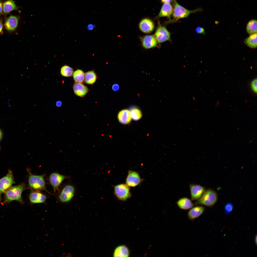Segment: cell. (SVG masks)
I'll return each instance as SVG.
<instances>
[{
	"mask_svg": "<svg viewBox=\"0 0 257 257\" xmlns=\"http://www.w3.org/2000/svg\"><path fill=\"white\" fill-rule=\"evenodd\" d=\"M26 187L24 183L10 187L4 192V203H8L15 200L23 204L24 202L22 197V194Z\"/></svg>",
	"mask_w": 257,
	"mask_h": 257,
	"instance_id": "1",
	"label": "cell"
},
{
	"mask_svg": "<svg viewBox=\"0 0 257 257\" xmlns=\"http://www.w3.org/2000/svg\"><path fill=\"white\" fill-rule=\"evenodd\" d=\"M28 174L29 188L32 190H44L50 193L47 190L44 180L45 175H35L32 174L29 169H27Z\"/></svg>",
	"mask_w": 257,
	"mask_h": 257,
	"instance_id": "2",
	"label": "cell"
},
{
	"mask_svg": "<svg viewBox=\"0 0 257 257\" xmlns=\"http://www.w3.org/2000/svg\"><path fill=\"white\" fill-rule=\"evenodd\" d=\"M173 10L172 16L173 19L171 20V22L177 21L181 18L187 17L190 14L202 10L201 9L197 8L195 10H188L179 5L176 0H173Z\"/></svg>",
	"mask_w": 257,
	"mask_h": 257,
	"instance_id": "3",
	"label": "cell"
},
{
	"mask_svg": "<svg viewBox=\"0 0 257 257\" xmlns=\"http://www.w3.org/2000/svg\"><path fill=\"white\" fill-rule=\"evenodd\" d=\"M217 200L218 196L216 193L211 189H208L205 190L201 198L195 202V205L211 207L216 203Z\"/></svg>",
	"mask_w": 257,
	"mask_h": 257,
	"instance_id": "4",
	"label": "cell"
},
{
	"mask_svg": "<svg viewBox=\"0 0 257 257\" xmlns=\"http://www.w3.org/2000/svg\"><path fill=\"white\" fill-rule=\"evenodd\" d=\"M75 192V188L73 185H66L60 191L58 196V199L62 203L68 202L74 198Z\"/></svg>",
	"mask_w": 257,
	"mask_h": 257,
	"instance_id": "5",
	"label": "cell"
},
{
	"mask_svg": "<svg viewBox=\"0 0 257 257\" xmlns=\"http://www.w3.org/2000/svg\"><path fill=\"white\" fill-rule=\"evenodd\" d=\"M129 187L126 184H120L114 187V193L119 200L125 201L130 198L131 194Z\"/></svg>",
	"mask_w": 257,
	"mask_h": 257,
	"instance_id": "6",
	"label": "cell"
},
{
	"mask_svg": "<svg viewBox=\"0 0 257 257\" xmlns=\"http://www.w3.org/2000/svg\"><path fill=\"white\" fill-rule=\"evenodd\" d=\"M154 36L159 43L171 40L170 33L165 27L159 23L158 24Z\"/></svg>",
	"mask_w": 257,
	"mask_h": 257,
	"instance_id": "7",
	"label": "cell"
},
{
	"mask_svg": "<svg viewBox=\"0 0 257 257\" xmlns=\"http://www.w3.org/2000/svg\"><path fill=\"white\" fill-rule=\"evenodd\" d=\"M68 177L61 174L57 172L51 173L48 178L49 182L53 188L54 193L59 191V187L63 181Z\"/></svg>",
	"mask_w": 257,
	"mask_h": 257,
	"instance_id": "8",
	"label": "cell"
},
{
	"mask_svg": "<svg viewBox=\"0 0 257 257\" xmlns=\"http://www.w3.org/2000/svg\"><path fill=\"white\" fill-rule=\"evenodd\" d=\"M14 182L12 171L9 170L6 176L0 179V202L2 194L10 187Z\"/></svg>",
	"mask_w": 257,
	"mask_h": 257,
	"instance_id": "9",
	"label": "cell"
},
{
	"mask_svg": "<svg viewBox=\"0 0 257 257\" xmlns=\"http://www.w3.org/2000/svg\"><path fill=\"white\" fill-rule=\"evenodd\" d=\"M142 181L138 173L132 170L129 171L126 178V184L129 187H134L140 184Z\"/></svg>",
	"mask_w": 257,
	"mask_h": 257,
	"instance_id": "10",
	"label": "cell"
},
{
	"mask_svg": "<svg viewBox=\"0 0 257 257\" xmlns=\"http://www.w3.org/2000/svg\"><path fill=\"white\" fill-rule=\"evenodd\" d=\"M29 199L32 204L44 203L47 198V196L40 191L32 190L29 194Z\"/></svg>",
	"mask_w": 257,
	"mask_h": 257,
	"instance_id": "11",
	"label": "cell"
},
{
	"mask_svg": "<svg viewBox=\"0 0 257 257\" xmlns=\"http://www.w3.org/2000/svg\"><path fill=\"white\" fill-rule=\"evenodd\" d=\"M189 187L192 200H198L205 190L204 187L198 184H191Z\"/></svg>",
	"mask_w": 257,
	"mask_h": 257,
	"instance_id": "12",
	"label": "cell"
},
{
	"mask_svg": "<svg viewBox=\"0 0 257 257\" xmlns=\"http://www.w3.org/2000/svg\"><path fill=\"white\" fill-rule=\"evenodd\" d=\"M139 28L143 32L149 33L153 30L155 25L153 21L150 18H146L142 19L139 22Z\"/></svg>",
	"mask_w": 257,
	"mask_h": 257,
	"instance_id": "13",
	"label": "cell"
},
{
	"mask_svg": "<svg viewBox=\"0 0 257 257\" xmlns=\"http://www.w3.org/2000/svg\"><path fill=\"white\" fill-rule=\"evenodd\" d=\"M19 19V17L17 15H12L9 16L4 23L6 29L10 31L15 30L18 26Z\"/></svg>",
	"mask_w": 257,
	"mask_h": 257,
	"instance_id": "14",
	"label": "cell"
},
{
	"mask_svg": "<svg viewBox=\"0 0 257 257\" xmlns=\"http://www.w3.org/2000/svg\"><path fill=\"white\" fill-rule=\"evenodd\" d=\"M142 45L146 49H149L158 46V42L154 35H146L141 39Z\"/></svg>",
	"mask_w": 257,
	"mask_h": 257,
	"instance_id": "15",
	"label": "cell"
},
{
	"mask_svg": "<svg viewBox=\"0 0 257 257\" xmlns=\"http://www.w3.org/2000/svg\"><path fill=\"white\" fill-rule=\"evenodd\" d=\"M204 207L202 206H196L192 207L187 213L188 218L191 220H193L201 216L204 212Z\"/></svg>",
	"mask_w": 257,
	"mask_h": 257,
	"instance_id": "16",
	"label": "cell"
},
{
	"mask_svg": "<svg viewBox=\"0 0 257 257\" xmlns=\"http://www.w3.org/2000/svg\"><path fill=\"white\" fill-rule=\"evenodd\" d=\"M73 89L75 94L81 97L84 96L89 91L87 87L81 83L75 82L73 85Z\"/></svg>",
	"mask_w": 257,
	"mask_h": 257,
	"instance_id": "17",
	"label": "cell"
},
{
	"mask_svg": "<svg viewBox=\"0 0 257 257\" xmlns=\"http://www.w3.org/2000/svg\"><path fill=\"white\" fill-rule=\"evenodd\" d=\"M173 7L170 3H164L158 15L156 17L158 19L160 17H169L172 14Z\"/></svg>",
	"mask_w": 257,
	"mask_h": 257,
	"instance_id": "18",
	"label": "cell"
},
{
	"mask_svg": "<svg viewBox=\"0 0 257 257\" xmlns=\"http://www.w3.org/2000/svg\"><path fill=\"white\" fill-rule=\"evenodd\" d=\"M19 7L14 0H7L3 3V13L6 14L14 10H18Z\"/></svg>",
	"mask_w": 257,
	"mask_h": 257,
	"instance_id": "19",
	"label": "cell"
},
{
	"mask_svg": "<svg viewBox=\"0 0 257 257\" xmlns=\"http://www.w3.org/2000/svg\"><path fill=\"white\" fill-rule=\"evenodd\" d=\"M118 117L119 121L124 124H129L132 119L130 111L127 109H124L120 111L118 114Z\"/></svg>",
	"mask_w": 257,
	"mask_h": 257,
	"instance_id": "20",
	"label": "cell"
},
{
	"mask_svg": "<svg viewBox=\"0 0 257 257\" xmlns=\"http://www.w3.org/2000/svg\"><path fill=\"white\" fill-rule=\"evenodd\" d=\"M176 204L180 209L184 210L190 209L194 205L191 200L187 197L180 198L176 202Z\"/></svg>",
	"mask_w": 257,
	"mask_h": 257,
	"instance_id": "21",
	"label": "cell"
},
{
	"mask_svg": "<svg viewBox=\"0 0 257 257\" xmlns=\"http://www.w3.org/2000/svg\"><path fill=\"white\" fill-rule=\"evenodd\" d=\"M129 251L128 248L124 245L119 246L114 250L113 254L114 257H128Z\"/></svg>",
	"mask_w": 257,
	"mask_h": 257,
	"instance_id": "22",
	"label": "cell"
},
{
	"mask_svg": "<svg viewBox=\"0 0 257 257\" xmlns=\"http://www.w3.org/2000/svg\"><path fill=\"white\" fill-rule=\"evenodd\" d=\"M97 78L96 74L94 71H88L84 74V81L87 84H94L96 82Z\"/></svg>",
	"mask_w": 257,
	"mask_h": 257,
	"instance_id": "23",
	"label": "cell"
},
{
	"mask_svg": "<svg viewBox=\"0 0 257 257\" xmlns=\"http://www.w3.org/2000/svg\"><path fill=\"white\" fill-rule=\"evenodd\" d=\"M244 43L250 48H256L257 47V33L250 35L248 37L245 39Z\"/></svg>",
	"mask_w": 257,
	"mask_h": 257,
	"instance_id": "24",
	"label": "cell"
},
{
	"mask_svg": "<svg viewBox=\"0 0 257 257\" xmlns=\"http://www.w3.org/2000/svg\"><path fill=\"white\" fill-rule=\"evenodd\" d=\"M246 31L250 35L257 33V21L252 20L248 22L246 27Z\"/></svg>",
	"mask_w": 257,
	"mask_h": 257,
	"instance_id": "25",
	"label": "cell"
},
{
	"mask_svg": "<svg viewBox=\"0 0 257 257\" xmlns=\"http://www.w3.org/2000/svg\"><path fill=\"white\" fill-rule=\"evenodd\" d=\"M84 74L82 70L78 69L75 71L73 76V79L76 82L82 83L84 81Z\"/></svg>",
	"mask_w": 257,
	"mask_h": 257,
	"instance_id": "26",
	"label": "cell"
},
{
	"mask_svg": "<svg viewBox=\"0 0 257 257\" xmlns=\"http://www.w3.org/2000/svg\"><path fill=\"white\" fill-rule=\"evenodd\" d=\"M73 72V69L67 65H64L62 66L60 70V73L61 75L66 77L72 76Z\"/></svg>",
	"mask_w": 257,
	"mask_h": 257,
	"instance_id": "27",
	"label": "cell"
},
{
	"mask_svg": "<svg viewBox=\"0 0 257 257\" xmlns=\"http://www.w3.org/2000/svg\"><path fill=\"white\" fill-rule=\"evenodd\" d=\"M132 119L136 121L140 119L141 118L142 114L141 111L136 108H133L130 111Z\"/></svg>",
	"mask_w": 257,
	"mask_h": 257,
	"instance_id": "28",
	"label": "cell"
},
{
	"mask_svg": "<svg viewBox=\"0 0 257 257\" xmlns=\"http://www.w3.org/2000/svg\"><path fill=\"white\" fill-rule=\"evenodd\" d=\"M233 208V204L230 203H228L225 205L224 208L225 213L226 214L230 213L232 211Z\"/></svg>",
	"mask_w": 257,
	"mask_h": 257,
	"instance_id": "29",
	"label": "cell"
},
{
	"mask_svg": "<svg viewBox=\"0 0 257 257\" xmlns=\"http://www.w3.org/2000/svg\"><path fill=\"white\" fill-rule=\"evenodd\" d=\"M257 78L255 79L251 82V86L252 89L254 93H257Z\"/></svg>",
	"mask_w": 257,
	"mask_h": 257,
	"instance_id": "30",
	"label": "cell"
},
{
	"mask_svg": "<svg viewBox=\"0 0 257 257\" xmlns=\"http://www.w3.org/2000/svg\"><path fill=\"white\" fill-rule=\"evenodd\" d=\"M196 32L198 34H204L205 32L204 29L202 27L198 26L195 29Z\"/></svg>",
	"mask_w": 257,
	"mask_h": 257,
	"instance_id": "31",
	"label": "cell"
},
{
	"mask_svg": "<svg viewBox=\"0 0 257 257\" xmlns=\"http://www.w3.org/2000/svg\"><path fill=\"white\" fill-rule=\"evenodd\" d=\"M119 86L117 84H114L112 86V89L114 91H117L119 89Z\"/></svg>",
	"mask_w": 257,
	"mask_h": 257,
	"instance_id": "32",
	"label": "cell"
},
{
	"mask_svg": "<svg viewBox=\"0 0 257 257\" xmlns=\"http://www.w3.org/2000/svg\"><path fill=\"white\" fill-rule=\"evenodd\" d=\"M95 27V25H94L92 24H89L87 25V29L88 30H92Z\"/></svg>",
	"mask_w": 257,
	"mask_h": 257,
	"instance_id": "33",
	"label": "cell"
},
{
	"mask_svg": "<svg viewBox=\"0 0 257 257\" xmlns=\"http://www.w3.org/2000/svg\"><path fill=\"white\" fill-rule=\"evenodd\" d=\"M3 3L2 0H0V15L3 12Z\"/></svg>",
	"mask_w": 257,
	"mask_h": 257,
	"instance_id": "34",
	"label": "cell"
},
{
	"mask_svg": "<svg viewBox=\"0 0 257 257\" xmlns=\"http://www.w3.org/2000/svg\"><path fill=\"white\" fill-rule=\"evenodd\" d=\"M62 104V102L60 101H57L56 103V105L58 107H60L61 106Z\"/></svg>",
	"mask_w": 257,
	"mask_h": 257,
	"instance_id": "35",
	"label": "cell"
},
{
	"mask_svg": "<svg viewBox=\"0 0 257 257\" xmlns=\"http://www.w3.org/2000/svg\"><path fill=\"white\" fill-rule=\"evenodd\" d=\"M173 0H161V2L164 4L166 3H170Z\"/></svg>",
	"mask_w": 257,
	"mask_h": 257,
	"instance_id": "36",
	"label": "cell"
},
{
	"mask_svg": "<svg viewBox=\"0 0 257 257\" xmlns=\"http://www.w3.org/2000/svg\"><path fill=\"white\" fill-rule=\"evenodd\" d=\"M3 28V24L2 20H0V33L1 32Z\"/></svg>",
	"mask_w": 257,
	"mask_h": 257,
	"instance_id": "37",
	"label": "cell"
},
{
	"mask_svg": "<svg viewBox=\"0 0 257 257\" xmlns=\"http://www.w3.org/2000/svg\"><path fill=\"white\" fill-rule=\"evenodd\" d=\"M2 133L1 130L0 129V141L2 139ZM1 149L0 146V149Z\"/></svg>",
	"mask_w": 257,
	"mask_h": 257,
	"instance_id": "38",
	"label": "cell"
},
{
	"mask_svg": "<svg viewBox=\"0 0 257 257\" xmlns=\"http://www.w3.org/2000/svg\"><path fill=\"white\" fill-rule=\"evenodd\" d=\"M255 243H256V244H257V236H256V237H255Z\"/></svg>",
	"mask_w": 257,
	"mask_h": 257,
	"instance_id": "39",
	"label": "cell"
}]
</instances>
